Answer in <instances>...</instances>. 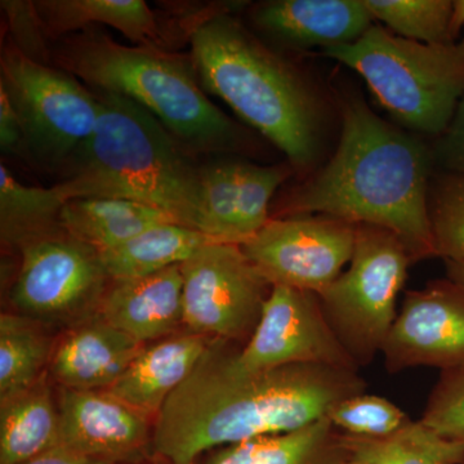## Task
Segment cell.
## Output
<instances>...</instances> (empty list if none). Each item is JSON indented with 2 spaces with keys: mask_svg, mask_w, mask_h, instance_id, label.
Returning a JSON list of instances; mask_svg holds the SVG:
<instances>
[{
  "mask_svg": "<svg viewBox=\"0 0 464 464\" xmlns=\"http://www.w3.org/2000/svg\"><path fill=\"white\" fill-rule=\"evenodd\" d=\"M215 243L203 232L179 224L155 226L115 248L100 252L110 280H127L182 265L197 250Z\"/></svg>",
  "mask_w": 464,
  "mask_h": 464,
  "instance_id": "cell-23",
  "label": "cell"
},
{
  "mask_svg": "<svg viewBox=\"0 0 464 464\" xmlns=\"http://www.w3.org/2000/svg\"><path fill=\"white\" fill-rule=\"evenodd\" d=\"M239 362L252 371L324 365L360 371L324 315L319 295L275 285Z\"/></svg>",
  "mask_w": 464,
  "mask_h": 464,
  "instance_id": "cell-12",
  "label": "cell"
},
{
  "mask_svg": "<svg viewBox=\"0 0 464 464\" xmlns=\"http://www.w3.org/2000/svg\"><path fill=\"white\" fill-rule=\"evenodd\" d=\"M21 464H109L103 460L94 459V458L85 457L83 454L76 453L65 447H57L39 454V456L26 460Z\"/></svg>",
  "mask_w": 464,
  "mask_h": 464,
  "instance_id": "cell-34",
  "label": "cell"
},
{
  "mask_svg": "<svg viewBox=\"0 0 464 464\" xmlns=\"http://www.w3.org/2000/svg\"><path fill=\"white\" fill-rule=\"evenodd\" d=\"M433 163L454 174H464V97L432 151Z\"/></svg>",
  "mask_w": 464,
  "mask_h": 464,
  "instance_id": "cell-32",
  "label": "cell"
},
{
  "mask_svg": "<svg viewBox=\"0 0 464 464\" xmlns=\"http://www.w3.org/2000/svg\"><path fill=\"white\" fill-rule=\"evenodd\" d=\"M36 11L51 42L106 25L123 34L136 47L177 52L208 17L221 11L209 7L197 14L163 16L143 0H38ZM182 48V47H181Z\"/></svg>",
  "mask_w": 464,
  "mask_h": 464,
  "instance_id": "cell-15",
  "label": "cell"
},
{
  "mask_svg": "<svg viewBox=\"0 0 464 464\" xmlns=\"http://www.w3.org/2000/svg\"><path fill=\"white\" fill-rule=\"evenodd\" d=\"M44 373L29 389L0 400V464H21L60 444L56 396Z\"/></svg>",
  "mask_w": 464,
  "mask_h": 464,
  "instance_id": "cell-20",
  "label": "cell"
},
{
  "mask_svg": "<svg viewBox=\"0 0 464 464\" xmlns=\"http://www.w3.org/2000/svg\"><path fill=\"white\" fill-rule=\"evenodd\" d=\"M343 435L344 464H462L464 448L440 438L420 420L380 440Z\"/></svg>",
  "mask_w": 464,
  "mask_h": 464,
  "instance_id": "cell-24",
  "label": "cell"
},
{
  "mask_svg": "<svg viewBox=\"0 0 464 464\" xmlns=\"http://www.w3.org/2000/svg\"><path fill=\"white\" fill-rule=\"evenodd\" d=\"M418 420L440 438L464 448V366L441 372Z\"/></svg>",
  "mask_w": 464,
  "mask_h": 464,
  "instance_id": "cell-30",
  "label": "cell"
},
{
  "mask_svg": "<svg viewBox=\"0 0 464 464\" xmlns=\"http://www.w3.org/2000/svg\"><path fill=\"white\" fill-rule=\"evenodd\" d=\"M462 464H464V460H463Z\"/></svg>",
  "mask_w": 464,
  "mask_h": 464,
  "instance_id": "cell-38",
  "label": "cell"
},
{
  "mask_svg": "<svg viewBox=\"0 0 464 464\" xmlns=\"http://www.w3.org/2000/svg\"><path fill=\"white\" fill-rule=\"evenodd\" d=\"M99 314L142 344L183 331L181 265L127 280H110Z\"/></svg>",
  "mask_w": 464,
  "mask_h": 464,
  "instance_id": "cell-18",
  "label": "cell"
},
{
  "mask_svg": "<svg viewBox=\"0 0 464 464\" xmlns=\"http://www.w3.org/2000/svg\"><path fill=\"white\" fill-rule=\"evenodd\" d=\"M94 92L101 102L96 130L54 188L66 201L112 198L146 204L201 232L203 182L197 155L139 103Z\"/></svg>",
  "mask_w": 464,
  "mask_h": 464,
  "instance_id": "cell-3",
  "label": "cell"
},
{
  "mask_svg": "<svg viewBox=\"0 0 464 464\" xmlns=\"http://www.w3.org/2000/svg\"><path fill=\"white\" fill-rule=\"evenodd\" d=\"M18 250L11 301L21 315L42 325L72 328L99 314L110 279L97 250L61 226Z\"/></svg>",
  "mask_w": 464,
  "mask_h": 464,
  "instance_id": "cell-9",
  "label": "cell"
},
{
  "mask_svg": "<svg viewBox=\"0 0 464 464\" xmlns=\"http://www.w3.org/2000/svg\"><path fill=\"white\" fill-rule=\"evenodd\" d=\"M381 353L390 373L463 368V290L447 279L406 293Z\"/></svg>",
  "mask_w": 464,
  "mask_h": 464,
  "instance_id": "cell-13",
  "label": "cell"
},
{
  "mask_svg": "<svg viewBox=\"0 0 464 464\" xmlns=\"http://www.w3.org/2000/svg\"><path fill=\"white\" fill-rule=\"evenodd\" d=\"M139 464H172V463L167 462V460H163V462H154V463H139Z\"/></svg>",
  "mask_w": 464,
  "mask_h": 464,
  "instance_id": "cell-37",
  "label": "cell"
},
{
  "mask_svg": "<svg viewBox=\"0 0 464 464\" xmlns=\"http://www.w3.org/2000/svg\"><path fill=\"white\" fill-rule=\"evenodd\" d=\"M209 338L188 331L145 344L124 374L108 390L136 411L157 420L174 391L190 377Z\"/></svg>",
  "mask_w": 464,
  "mask_h": 464,
  "instance_id": "cell-19",
  "label": "cell"
},
{
  "mask_svg": "<svg viewBox=\"0 0 464 464\" xmlns=\"http://www.w3.org/2000/svg\"><path fill=\"white\" fill-rule=\"evenodd\" d=\"M334 429L357 439L391 438L411 422L390 400L369 393H360L341 401L326 415Z\"/></svg>",
  "mask_w": 464,
  "mask_h": 464,
  "instance_id": "cell-28",
  "label": "cell"
},
{
  "mask_svg": "<svg viewBox=\"0 0 464 464\" xmlns=\"http://www.w3.org/2000/svg\"><path fill=\"white\" fill-rule=\"evenodd\" d=\"M262 33L292 48H325L359 41L373 16L364 0H271L253 11Z\"/></svg>",
  "mask_w": 464,
  "mask_h": 464,
  "instance_id": "cell-17",
  "label": "cell"
},
{
  "mask_svg": "<svg viewBox=\"0 0 464 464\" xmlns=\"http://www.w3.org/2000/svg\"><path fill=\"white\" fill-rule=\"evenodd\" d=\"M51 65L148 110L192 154L240 151L243 130L208 99L191 56L128 47L99 26L52 42Z\"/></svg>",
  "mask_w": 464,
  "mask_h": 464,
  "instance_id": "cell-5",
  "label": "cell"
},
{
  "mask_svg": "<svg viewBox=\"0 0 464 464\" xmlns=\"http://www.w3.org/2000/svg\"><path fill=\"white\" fill-rule=\"evenodd\" d=\"M201 88L288 158L293 169L315 164L323 146V103L292 63L275 53L231 12L208 17L191 35Z\"/></svg>",
  "mask_w": 464,
  "mask_h": 464,
  "instance_id": "cell-4",
  "label": "cell"
},
{
  "mask_svg": "<svg viewBox=\"0 0 464 464\" xmlns=\"http://www.w3.org/2000/svg\"><path fill=\"white\" fill-rule=\"evenodd\" d=\"M0 149L5 155H27L23 125L3 87H0Z\"/></svg>",
  "mask_w": 464,
  "mask_h": 464,
  "instance_id": "cell-33",
  "label": "cell"
},
{
  "mask_svg": "<svg viewBox=\"0 0 464 464\" xmlns=\"http://www.w3.org/2000/svg\"><path fill=\"white\" fill-rule=\"evenodd\" d=\"M0 5L7 18L14 47L29 60L42 65H51L52 42L44 32L35 3L2 0Z\"/></svg>",
  "mask_w": 464,
  "mask_h": 464,
  "instance_id": "cell-31",
  "label": "cell"
},
{
  "mask_svg": "<svg viewBox=\"0 0 464 464\" xmlns=\"http://www.w3.org/2000/svg\"><path fill=\"white\" fill-rule=\"evenodd\" d=\"M164 224H177V221L157 208L112 198L67 200L60 215L63 230L99 253Z\"/></svg>",
  "mask_w": 464,
  "mask_h": 464,
  "instance_id": "cell-21",
  "label": "cell"
},
{
  "mask_svg": "<svg viewBox=\"0 0 464 464\" xmlns=\"http://www.w3.org/2000/svg\"><path fill=\"white\" fill-rule=\"evenodd\" d=\"M343 435L328 418L288 433L218 449L206 464H344Z\"/></svg>",
  "mask_w": 464,
  "mask_h": 464,
  "instance_id": "cell-22",
  "label": "cell"
},
{
  "mask_svg": "<svg viewBox=\"0 0 464 464\" xmlns=\"http://www.w3.org/2000/svg\"><path fill=\"white\" fill-rule=\"evenodd\" d=\"M41 325L24 315L0 316V400L29 389L47 373L54 343Z\"/></svg>",
  "mask_w": 464,
  "mask_h": 464,
  "instance_id": "cell-26",
  "label": "cell"
},
{
  "mask_svg": "<svg viewBox=\"0 0 464 464\" xmlns=\"http://www.w3.org/2000/svg\"><path fill=\"white\" fill-rule=\"evenodd\" d=\"M143 346L97 314L54 343L48 375L63 389L108 391Z\"/></svg>",
  "mask_w": 464,
  "mask_h": 464,
  "instance_id": "cell-16",
  "label": "cell"
},
{
  "mask_svg": "<svg viewBox=\"0 0 464 464\" xmlns=\"http://www.w3.org/2000/svg\"><path fill=\"white\" fill-rule=\"evenodd\" d=\"M324 54L359 72L382 108L418 132L441 136L464 97V35L426 44L373 25L359 41Z\"/></svg>",
  "mask_w": 464,
  "mask_h": 464,
  "instance_id": "cell-6",
  "label": "cell"
},
{
  "mask_svg": "<svg viewBox=\"0 0 464 464\" xmlns=\"http://www.w3.org/2000/svg\"><path fill=\"white\" fill-rule=\"evenodd\" d=\"M447 279L464 292V262L445 261Z\"/></svg>",
  "mask_w": 464,
  "mask_h": 464,
  "instance_id": "cell-36",
  "label": "cell"
},
{
  "mask_svg": "<svg viewBox=\"0 0 464 464\" xmlns=\"http://www.w3.org/2000/svg\"><path fill=\"white\" fill-rule=\"evenodd\" d=\"M61 447L109 464L145 462L154 450L151 418L109 391L57 387Z\"/></svg>",
  "mask_w": 464,
  "mask_h": 464,
  "instance_id": "cell-14",
  "label": "cell"
},
{
  "mask_svg": "<svg viewBox=\"0 0 464 464\" xmlns=\"http://www.w3.org/2000/svg\"><path fill=\"white\" fill-rule=\"evenodd\" d=\"M429 206L436 257L464 262V174L436 179Z\"/></svg>",
  "mask_w": 464,
  "mask_h": 464,
  "instance_id": "cell-29",
  "label": "cell"
},
{
  "mask_svg": "<svg viewBox=\"0 0 464 464\" xmlns=\"http://www.w3.org/2000/svg\"><path fill=\"white\" fill-rule=\"evenodd\" d=\"M241 347L210 340L197 368L154 420V450L172 464H195L208 450L297 431L364 393L359 371L286 365L252 371Z\"/></svg>",
  "mask_w": 464,
  "mask_h": 464,
  "instance_id": "cell-1",
  "label": "cell"
},
{
  "mask_svg": "<svg viewBox=\"0 0 464 464\" xmlns=\"http://www.w3.org/2000/svg\"><path fill=\"white\" fill-rule=\"evenodd\" d=\"M340 145L329 163L284 201L277 217H334L386 228L413 262L436 257L430 219L432 151L384 121L362 97L341 101Z\"/></svg>",
  "mask_w": 464,
  "mask_h": 464,
  "instance_id": "cell-2",
  "label": "cell"
},
{
  "mask_svg": "<svg viewBox=\"0 0 464 464\" xmlns=\"http://www.w3.org/2000/svg\"><path fill=\"white\" fill-rule=\"evenodd\" d=\"M464 27V0H454L453 9H451L450 24H449V33H450L451 42L459 41L462 36Z\"/></svg>",
  "mask_w": 464,
  "mask_h": 464,
  "instance_id": "cell-35",
  "label": "cell"
},
{
  "mask_svg": "<svg viewBox=\"0 0 464 464\" xmlns=\"http://www.w3.org/2000/svg\"><path fill=\"white\" fill-rule=\"evenodd\" d=\"M0 87L20 118L29 158L60 176L96 130V92L69 72L29 60L11 42L2 47Z\"/></svg>",
  "mask_w": 464,
  "mask_h": 464,
  "instance_id": "cell-8",
  "label": "cell"
},
{
  "mask_svg": "<svg viewBox=\"0 0 464 464\" xmlns=\"http://www.w3.org/2000/svg\"><path fill=\"white\" fill-rule=\"evenodd\" d=\"M65 198L54 186L23 185L0 164V232L3 243L20 248L24 243L60 225Z\"/></svg>",
  "mask_w": 464,
  "mask_h": 464,
  "instance_id": "cell-25",
  "label": "cell"
},
{
  "mask_svg": "<svg viewBox=\"0 0 464 464\" xmlns=\"http://www.w3.org/2000/svg\"><path fill=\"white\" fill-rule=\"evenodd\" d=\"M355 239L356 225L334 217H277L241 249L271 285L319 295L350 264Z\"/></svg>",
  "mask_w": 464,
  "mask_h": 464,
  "instance_id": "cell-11",
  "label": "cell"
},
{
  "mask_svg": "<svg viewBox=\"0 0 464 464\" xmlns=\"http://www.w3.org/2000/svg\"><path fill=\"white\" fill-rule=\"evenodd\" d=\"M413 259L393 232L356 225L346 273L319 293L324 315L360 368L382 353L398 316L396 302Z\"/></svg>",
  "mask_w": 464,
  "mask_h": 464,
  "instance_id": "cell-7",
  "label": "cell"
},
{
  "mask_svg": "<svg viewBox=\"0 0 464 464\" xmlns=\"http://www.w3.org/2000/svg\"><path fill=\"white\" fill-rule=\"evenodd\" d=\"M373 18L393 34L426 44H449L451 0H364Z\"/></svg>",
  "mask_w": 464,
  "mask_h": 464,
  "instance_id": "cell-27",
  "label": "cell"
},
{
  "mask_svg": "<svg viewBox=\"0 0 464 464\" xmlns=\"http://www.w3.org/2000/svg\"><path fill=\"white\" fill-rule=\"evenodd\" d=\"M183 329L209 340L246 343L273 285L239 246L209 243L181 265Z\"/></svg>",
  "mask_w": 464,
  "mask_h": 464,
  "instance_id": "cell-10",
  "label": "cell"
}]
</instances>
